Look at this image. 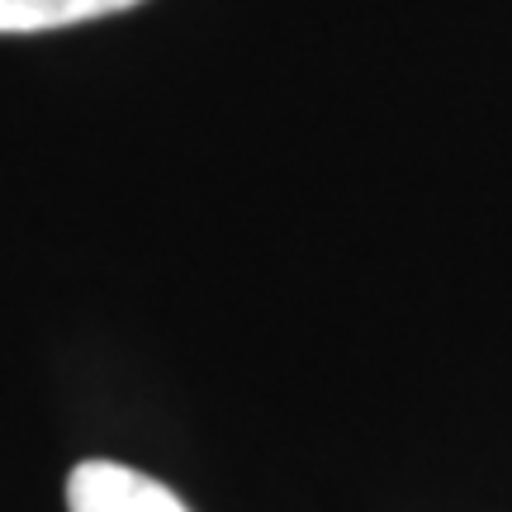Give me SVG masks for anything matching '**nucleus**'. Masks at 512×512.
I'll use <instances>...</instances> for the list:
<instances>
[{
  "label": "nucleus",
  "mask_w": 512,
  "mask_h": 512,
  "mask_svg": "<svg viewBox=\"0 0 512 512\" xmlns=\"http://www.w3.org/2000/svg\"><path fill=\"white\" fill-rule=\"evenodd\" d=\"M67 508L72 512H190L166 484L147 479L114 460H86L67 479Z\"/></svg>",
  "instance_id": "f257e3e1"
},
{
  "label": "nucleus",
  "mask_w": 512,
  "mask_h": 512,
  "mask_svg": "<svg viewBox=\"0 0 512 512\" xmlns=\"http://www.w3.org/2000/svg\"><path fill=\"white\" fill-rule=\"evenodd\" d=\"M143 0H0V34H43L133 10Z\"/></svg>",
  "instance_id": "f03ea898"
}]
</instances>
